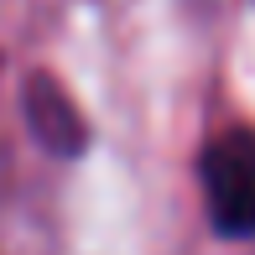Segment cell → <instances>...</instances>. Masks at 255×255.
I'll return each mask as SVG.
<instances>
[{"instance_id": "7a4b0ae2", "label": "cell", "mask_w": 255, "mask_h": 255, "mask_svg": "<svg viewBox=\"0 0 255 255\" xmlns=\"http://www.w3.org/2000/svg\"><path fill=\"white\" fill-rule=\"evenodd\" d=\"M21 104H26L31 135H37L52 156H84V146H89V120H84V110L68 99V89L57 84L52 73H31L26 89H21Z\"/></svg>"}, {"instance_id": "6da1fadb", "label": "cell", "mask_w": 255, "mask_h": 255, "mask_svg": "<svg viewBox=\"0 0 255 255\" xmlns=\"http://www.w3.org/2000/svg\"><path fill=\"white\" fill-rule=\"evenodd\" d=\"M198 182H203L208 224L224 240H250L255 235V130L250 125L219 130L203 146Z\"/></svg>"}]
</instances>
